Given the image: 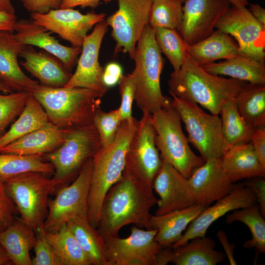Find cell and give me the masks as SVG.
<instances>
[{
	"mask_svg": "<svg viewBox=\"0 0 265 265\" xmlns=\"http://www.w3.org/2000/svg\"><path fill=\"white\" fill-rule=\"evenodd\" d=\"M250 142L260 163L265 168V127L254 129Z\"/></svg>",
	"mask_w": 265,
	"mask_h": 265,
	"instance_id": "47",
	"label": "cell"
},
{
	"mask_svg": "<svg viewBox=\"0 0 265 265\" xmlns=\"http://www.w3.org/2000/svg\"><path fill=\"white\" fill-rule=\"evenodd\" d=\"M216 236L225 250V255L227 256L230 265H237L233 256L235 245L229 242L226 234L222 230L218 231L216 233Z\"/></svg>",
	"mask_w": 265,
	"mask_h": 265,
	"instance_id": "49",
	"label": "cell"
},
{
	"mask_svg": "<svg viewBox=\"0 0 265 265\" xmlns=\"http://www.w3.org/2000/svg\"><path fill=\"white\" fill-rule=\"evenodd\" d=\"M152 183L159 196L155 215H159L195 204L188 179L164 159Z\"/></svg>",
	"mask_w": 265,
	"mask_h": 265,
	"instance_id": "19",
	"label": "cell"
},
{
	"mask_svg": "<svg viewBox=\"0 0 265 265\" xmlns=\"http://www.w3.org/2000/svg\"><path fill=\"white\" fill-rule=\"evenodd\" d=\"M67 130L49 122L7 145L0 150V153L42 156L61 146L65 140Z\"/></svg>",
	"mask_w": 265,
	"mask_h": 265,
	"instance_id": "24",
	"label": "cell"
},
{
	"mask_svg": "<svg viewBox=\"0 0 265 265\" xmlns=\"http://www.w3.org/2000/svg\"><path fill=\"white\" fill-rule=\"evenodd\" d=\"M43 224L35 231L36 242L33 248L35 256L32 259V265H59L47 238Z\"/></svg>",
	"mask_w": 265,
	"mask_h": 265,
	"instance_id": "43",
	"label": "cell"
},
{
	"mask_svg": "<svg viewBox=\"0 0 265 265\" xmlns=\"http://www.w3.org/2000/svg\"><path fill=\"white\" fill-rule=\"evenodd\" d=\"M233 5L238 6H246L249 3L247 0H230Z\"/></svg>",
	"mask_w": 265,
	"mask_h": 265,
	"instance_id": "55",
	"label": "cell"
},
{
	"mask_svg": "<svg viewBox=\"0 0 265 265\" xmlns=\"http://www.w3.org/2000/svg\"><path fill=\"white\" fill-rule=\"evenodd\" d=\"M17 213L16 207L6 190L4 182L0 179V232L14 221Z\"/></svg>",
	"mask_w": 265,
	"mask_h": 265,
	"instance_id": "44",
	"label": "cell"
},
{
	"mask_svg": "<svg viewBox=\"0 0 265 265\" xmlns=\"http://www.w3.org/2000/svg\"><path fill=\"white\" fill-rule=\"evenodd\" d=\"M12 263L5 250L0 243V265H11Z\"/></svg>",
	"mask_w": 265,
	"mask_h": 265,
	"instance_id": "54",
	"label": "cell"
},
{
	"mask_svg": "<svg viewBox=\"0 0 265 265\" xmlns=\"http://www.w3.org/2000/svg\"><path fill=\"white\" fill-rule=\"evenodd\" d=\"M246 83L210 74L188 54L181 67L171 73L168 81L170 94L200 105L217 115L222 105L235 98Z\"/></svg>",
	"mask_w": 265,
	"mask_h": 265,
	"instance_id": "2",
	"label": "cell"
},
{
	"mask_svg": "<svg viewBox=\"0 0 265 265\" xmlns=\"http://www.w3.org/2000/svg\"><path fill=\"white\" fill-rule=\"evenodd\" d=\"M0 11L15 13V9L11 0H0Z\"/></svg>",
	"mask_w": 265,
	"mask_h": 265,
	"instance_id": "53",
	"label": "cell"
},
{
	"mask_svg": "<svg viewBox=\"0 0 265 265\" xmlns=\"http://www.w3.org/2000/svg\"><path fill=\"white\" fill-rule=\"evenodd\" d=\"M17 21L15 13H9L0 11V31H14V26Z\"/></svg>",
	"mask_w": 265,
	"mask_h": 265,
	"instance_id": "50",
	"label": "cell"
},
{
	"mask_svg": "<svg viewBox=\"0 0 265 265\" xmlns=\"http://www.w3.org/2000/svg\"><path fill=\"white\" fill-rule=\"evenodd\" d=\"M119 90L121 96V104L118 107L122 120L130 119L132 116V105L134 101L135 82L132 72L123 75L119 82Z\"/></svg>",
	"mask_w": 265,
	"mask_h": 265,
	"instance_id": "42",
	"label": "cell"
},
{
	"mask_svg": "<svg viewBox=\"0 0 265 265\" xmlns=\"http://www.w3.org/2000/svg\"><path fill=\"white\" fill-rule=\"evenodd\" d=\"M152 184L125 166L120 179L106 193L97 229L104 238L118 237L124 226L152 229L151 208L157 204Z\"/></svg>",
	"mask_w": 265,
	"mask_h": 265,
	"instance_id": "1",
	"label": "cell"
},
{
	"mask_svg": "<svg viewBox=\"0 0 265 265\" xmlns=\"http://www.w3.org/2000/svg\"><path fill=\"white\" fill-rule=\"evenodd\" d=\"M19 56L24 59L20 62L21 65L37 78L42 85L64 87L72 77L58 58L46 51L37 52L31 46L25 45Z\"/></svg>",
	"mask_w": 265,
	"mask_h": 265,
	"instance_id": "23",
	"label": "cell"
},
{
	"mask_svg": "<svg viewBox=\"0 0 265 265\" xmlns=\"http://www.w3.org/2000/svg\"><path fill=\"white\" fill-rule=\"evenodd\" d=\"M214 240L208 237H196L186 243L171 247L170 263L175 265H216L222 262L226 255L215 250Z\"/></svg>",
	"mask_w": 265,
	"mask_h": 265,
	"instance_id": "29",
	"label": "cell"
},
{
	"mask_svg": "<svg viewBox=\"0 0 265 265\" xmlns=\"http://www.w3.org/2000/svg\"><path fill=\"white\" fill-rule=\"evenodd\" d=\"M151 121L156 132V145L161 159L188 179L206 161L191 149L178 111L172 104L151 114Z\"/></svg>",
	"mask_w": 265,
	"mask_h": 265,
	"instance_id": "6",
	"label": "cell"
},
{
	"mask_svg": "<svg viewBox=\"0 0 265 265\" xmlns=\"http://www.w3.org/2000/svg\"><path fill=\"white\" fill-rule=\"evenodd\" d=\"M66 224L92 265H108L104 238L86 216H73Z\"/></svg>",
	"mask_w": 265,
	"mask_h": 265,
	"instance_id": "31",
	"label": "cell"
},
{
	"mask_svg": "<svg viewBox=\"0 0 265 265\" xmlns=\"http://www.w3.org/2000/svg\"><path fill=\"white\" fill-rule=\"evenodd\" d=\"M235 101L240 115L253 128L265 127V84L246 83Z\"/></svg>",
	"mask_w": 265,
	"mask_h": 265,
	"instance_id": "33",
	"label": "cell"
},
{
	"mask_svg": "<svg viewBox=\"0 0 265 265\" xmlns=\"http://www.w3.org/2000/svg\"><path fill=\"white\" fill-rule=\"evenodd\" d=\"M157 43L161 52L169 60L174 71L178 70L188 55L189 46L176 29L154 28Z\"/></svg>",
	"mask_w": 265,
	"mask_h": 265,
	"instance_id": "38",
	"label": "cell"
},
{
	"mask_svg": "<svg viewBox=\"0 0 265 265\" xmlns=\"http://www.w3.org/2000/svg\"><path fill=\"white\" fill-rule=\"evenodd\" d=\"M157 43L154 29L148 24L138 40L132 71L135 82L134 101L142 112L152 114L172 104V99L164 96L160 87V76L164 59Z\"/></svg>",
	"mask_w": 265,
	"mask_h": 265,
	"instance_id": "5",
	"label": "cell"
},
{
	"mask_svg": "<svg viewBox=\"0 0 265 265\" xmlns=\"http://www.w3.org/2000/svg\"><path fill=\"white\" fill-rule=\"evenodd\" d=\"M35 242V231L20 217L0 232V243L13 265H32L30 251Z\"/></svg>",
	"mask_w": 265,
	"mask_h": 265,
	"instance_id": "27",
	"label": "cell"
},
{
	"mask_svg": "<svg viewBox=\"0 0 265 265\" xmlns=\"http://www.w3.org/2000/svg\"><path fill=\"white\" fill-rule=\"evenodd\" d=\"M138 121L123 120L113 140L102 146L92 158V169L87 201V218L97 228L104 199L109 188L121 178L130 142Z\"/></svg>",
	"mask_w": 265,
	"mask_h": 265,
	"instance_id": "3",
	"label": "cell"
},
{
	"mask_svg": "<svg viewBox=\"0 0 265 265\" xmlns=\"http://www.w3.org/2000/svg\"><path fill=\"white\" fill-rule=\"evenodd\" d=\"M206 208L194 204L163 214L152 215V229L158 230L155 240L163 247L171 246L182 238L183 231Z\"/></svg>",
	"mask_w": 265,
	"mask_h": 265,
	"instance_id": "26",
	"label": "cell"
},
{
	"mask_svg": "<svg viewBox=\"0 0 265 265\" xmlns=\"http://www.w3.org/2000/svg\"><path fill=\"white\" fill-rule=\"evenodd\" d=\"M92 169V158L84 164L73 183L61 186L55 197L49 200L44 222L46 232L57 231L73 216L87 217V201Z\"/></svg>",
	"mask_w": 265,
	"mask_h": 265,
	"instance_id": "11",
	"label": "cell"
},
{
	"mask_svg": "<svg viewBox=\"0 0 265 265\" xmlns=\"http://www.w3.org/2000/svg\"><path fill=\"white\" fill-rule=\"evenodd\" d=\"M179 33L188 46L208 37L231 6L230 0H186Z\"/></svg>",
	"mask_w": 265,
	"mask_h": 265,
	"instance_id": "16",
	"label": "cell"
},
{
	"mask_svg": "<svg viewBox=\"0 0 265 265\" xmlns=\"http://www.w3.org/2000/svg\"><path fill=\"white\" fill-rule=\"evenodd\" d=\"M112 0L117 1L118 8L105 20L112 29L115 53H127L133 59L137 43L149 24L154 0L106 1Z\"/></svg>",
	"mask_w": 265,
	"mask_h": 265,
	"instance_id": "10",
	"label": "cell"
},
{
	"mask_svg": "<svg viewBox=\"0 0 265 265\" xmlns=\"http://www.w3.org/2000/svg\"><path fill=\"white\" fill-rule=\"evenodd\" d=\"M29 93L26 91L1 94L0 92V137L8 125L23 110Z\"/></svg>",
	"mask_w": 265,
	"mask_h": 265,
	"instance_id": "40",
	"label": "cell"
},
{
	"mask_svg": "<svg viewBox=\"0 0 265 265\" xmlns=\"http://www.w3.org/2000/svg\"><path fill=\"white\" fill-rule=\"evenodd\" d=\"M0 92L3 93L7 94L13 91L0 80Z\"/></svg>",
	"mask_w": 265,
	"mask_h": 265,
	"instance_id": "56",
	"label": "cell"
},
{
	"mask_svg": "<svg viewBox=\"0 0 265 265\" xmlns=\"http://www.w3.org/2000/svg\"><path fill=\"white\" fill-rule=\"evenodd\" d=\"M65 140L54 151L42 156L51 163L54 171L53 179L57 186L68 185L78 176L84 164L102 147L94 124L67 129Z\"/></svg>",
	"mask_w": 265,
	"mask_h": 265,
	"instance_id": "7",
	"label": "cell"
},
{
	"mask_svg": "<svg viewBox=\"0 0 265 265\" xmlns=\"http://www.w3.org/2000/svg\"><path fill=\"white\" fill-rule=\"evenodd\" d=\"M123 75L121 65L115 62H111L103 69V81L107 88L112 87L118 83Z\"/></svg>",
	"mask_w": 265,
	"mask_h": 265,
	"instance_id": "48",
	"label": "cell"
},
{
	"mask_svg": "<svg viewBox=\"0 0 265 265\" xmlns=\"http://www.w3.org/2000/svg\"><path fill=\"white\" fill-rule=\"evenodd\" d=\"M202 67L213 75L227 76L250 83L265 84V63L243 55Z\"/></svg>",
	"mask_w": 265,
	"mask_h": 265,
	"instance_id": "30",
	"label": "cell"
},
{
	"mask_svg": "<svg viewBox=\"0 0 265 265\" xmlns=\"http://www.w3.org/2000/svg\"><path fill=\"white\" fill-rule=\"evenodd\" d=\"M9 130L0 137V150L17 139L49 122L40 103L29 93L26 105Z\"/></svg>",
	"mask_w": 265,
	"mask_h": 265,
	"instance_id": "32",
	"label": "cell"
},
{
	"mask_svg": "<svg viewBox=\"0 0 265 265\" xmlns=\"http://www.w3.org/2000/svg\"><path fill=\"white\" fill-rule=\"evenodd\" d=\"M102 0H62L60 8H73L77 6L82 8H95ZM106 1V0H104Z\"/></svg>",
	"mask_w": 265,
	"mask_h": 265,
	"instance_id": "51",
	"label": "cell"
},
{
	"mask_svg": "<svg viewBox=\"0 0 265 265\" xmlns=\"http://www.w3.org/2000/svg\"><path fill=\"white\" fill-rule=\"evenodd\" d=\"M220 161L233 183L243 179L265 177V168L260 163L250 142L227 148Z\"/></svg>",
	"mask_w": 265,
	"mask_h": 265,
	"instance_id": "25",
	"label": "cell"
},
{
	"mask_svg": "<svg viewBox=\"0 0 265 265\" xmlns=\"http://www.w3.org/2000/svg\"><path fill=\"white\" fill-rule=\"evenodd\" d=\"M151 115L143 112L130 142L126 165L152 184L160 170L162 159L155 142L156 132Z\"/></svg>",
	"mask_w": 265,
	"mask_h": 265,
	"instance_id": "15",
	"label": "cell"
},
{
	"mask_svg": "<svg viewBox=\"0 0 265 265\" xmlns=\"http://www.w3.org/2000/svg\"><path fill=\"white\" fill-rule=\"evenodd\" d=\"M25 45L13 32L0 31V80L13 92H32L40 85L22 70L18 57Z\"/></svg>",
	"mask_w": 265,
	"mask_h": 265,
	"instance_id": "21",
	"label": "cell"
},
{
	"mask_svg": "<svg viewBox=\"0 0 265 265\" xmlns=\"http://www.w3.org/2000/svg\"><path fill=\"white\" fill-rule=\"evenodd\" d=\"M176 0L180 2H181L182 3H183V2H185V1L186 0Z\"/></svg>",
	"mask_w": 265,
	"mask_h": 265,
	"instance_id": "57",
	"label": "cell"
},
{
	"mask_svg": "<svg viewBox=\"0 0 265 265\" xmlns=\"http://www.w3.org/2000/svg\"><path fill=\"white\" fill-rule=\"evenodd\" d=\"M239 221L249 228L252 238L245 241L243 247L247 249L256 248L259 253L265 252V220L260 208L254 205L233 211L226 217L227 224Z\"/></svg>",
	"mask_w": 265,
	"mask_h": 265,
	"instance_id": "36",
	"label": "cell"
},
{
	"mask_svg": "<svg viewBox=\"0 0 265 265\" xmlns=\"http://www.w3.org/2000/svg\"><path fill=\"white\" fill-rule=\"evenodd\" d=\"M182 6V3L176 0H154L149 24L153 28H170L179 32L183 19Z\"/></svg>",
	"mask_w": 265,
	"mask_h": 265,
	"instance_id": "39",
	"label": "cell"
},
{
	"mask_svg": "<svg viewBox=\"0 0 265 265\" xmlns=\"http://www.w3.org/2000/svg\"><path fill=\"white\" fill-rule=\"evenodd\" d=\"M39 172H27L4 182L6 190L14 203L20 218L35 231L48 215L49 197L57 186L52 178Z\"/></svg>",
	"mask_w": 265,
	"mask_h": 265,
	"instance_id": "8",
	"label": "cell"
},
{
	"mask_svg": "<svg viewBox=\"0 0 265 265\" xmlns=\"http://www.w3.org/2000/svg\"><path fill=\"white\" fill-rule=\"evenodd\" d=\"M254 193L257 203L260 208L262 216L265 217V177H257L248 179L242 183Z\"/></svg>",
	"mask_w": 265,
	"mask_h": 265,
	"instance_id": "45",
	"label": "cell"
},
{
	"mask_svg": "<svg viewBox=\"0 0 265 265\" xmlns=\"http://www.w3.org/2000/svg\"><path fill=\"white\" fill-rule=\"evenodd\" d=\"M170 95L172 104L185 125L188 142L205 161L220 159L225 145L219 115L208 113L198 104Z\"/></svg>",
	"mask_w": 265,
	"mask_h": 265,
	"instance_id": "9",
	"label": "cell"
},
{
	"mask_svg": "<svg viewBox=\"0 0 265 265\" xmlns=\"http://www.w3.org/2000/svg\"><path fill=\"white\" fill-rule=\"evenodd\" d=\"M188 53L201 66L219 59L225 60L243 55L235 39L218 29L214 30L203 40L189 46Z\"/></svg>",
	"mask_w": 265,
	"mask_h": 265,
	"instance_id": "28",
	"label": "cell"
},
{
	"mask_svg": "<svg viewBox=\"0 0 265 265\" xmlns=\"http://www.w3.org/2000/svg\"><path fill=\"white\" fill-rule=\"evenodd\" d=\"M108 26L105 20L101 21L85 36L76 70L64 87L85 88L105 94L108 88L103 81L104 68L99 63V55Z\"/></svg>",
	"mask_w": 265,
	"mask_h": 265,
	"instance_id": "17",
	"label": "cell"
},
{
	"mask_svg": "<svg viewBox=\"0 0 265 265\" xmlns=\"http://www.w3.org/2000/svg\"><path fill=\"white\" fill-rule=\"evenodd\" d=\"M53 173V164L44 161L42 156H23L0 153V179L4 182L7 179L27 172Z\"/></svg>",
	"mask_w": 265,
	"mask_h": 265,
	"instance_id": "37",
	"label": "cell"
},
{
	"mask_svg": "<svg viewBox=\"0 0 265 265\" xmlns=\"http://www.w3.org/2000/svg\"><path fill=\"white\" fill-rule=\"evenodd\" d=\"M157 229L142 230L133 225L126 238H104L108 265H156L162 247L155 239Z\"/></svg>",
	"mask_w": 265,
	"mask_h": 265,
	"instance_id": "12",
	"label": "cell"
},
{
	"mask_svg": "<svg viewBox=\"0 0 265 265\" xmlns=\"http://www.w3.org/2000/svg\"><path fill=\"white\" fill-rule=\"evenodd\" d=\"M123 120L118 108L105 112L100 108L96 111L93 124L98 132L102 146L110 143L114 139Z\"/></svg>",
	"mask_w": 265,
	"mask_h": 265,
	"instance_id": "41",
	"label": "cell"
},
{
	"mask_svg": "<svg viewBox=\"0 0 265 265\" xmlns=\"http://www.w3.org/2000/svg\"><path fill=\"white\" fill-rule=\"evenodd\" d=\"M105 17L104 13L83 14L70 8L52 10L46 14L32 12L30 14L34 23L57 34L77 47H82L87 32L97 23L105 20Z\"/></svg>",
	"mask_w": 265,
	"mask_h": 265,
	"instance_id": "14",
	"label": "cell"
},
{
	"mask_svg": "<svg viewBox=\"0 0 265 265\" xmlns=\"http://www.w3.org/2000/svg\"><path fill=\"white\" fill-rule=\"evenodd\" d=\"M249 11L253 16L263 25L265 26V9L259 4H249Z\"/></svg>",
	"mask_w": 265,
	"mask_h": 265,
	"instance_id": "52",
	"label": "cell"
},
{
	"mask_svg": "<svg viewBox=\"0 0 265 265\" xmlns=\"http://www.w3.org/2000/svg\"><path fill=\"white\" fill-rule=\"evenodd\" d=\"M219 114L225 141V150L230 146L250 142L254 128L239 114L235 98L222 105Z\"/></svg>",
	"mask_w": 265,
	"mask_h": 265,
	"instance_id": "35",
	"label": "cell"
},
{
	"mask_svg": "<svg viewBox=\"0 0 265 265\" xmlns=\"http://www.w3.org/2000/svg\"><path fill=\"white\" fill-rule=\"evenodd\" d=\"M15 36L25 45L35 46L58 58L65 68L71 72L81 47H68L59 43L44 27L34 23L31 20L20 19L14 26Z\"/></svg>",
	"mask_w": 265,
	"mask_h": 265,
	"instance_id": "22",
	"label": "cell"
},
{
	"mask_svg": "<svg viewBox=\"0 0 265 265\" xmlns=\"http://www.w3.org/2000/svg\"><path fill=\"white\" fill-rule=\"evenodd\" d=\"M188 181L195 203L206 207L228 195L234 185L222 169L220 159L206 161Z\"/></svg>",
	"mask_w": 265,
	"mask_h": 265,
	"instance_id": "20",
	"label": "cell"
},
{
	"mask_svg": "<svg viewBox=\"0 0 265 265\" xmlns=\"http://www.w3.org/2000/svg\"><path fill=\"white\" fill-rule=\"evenodd\" d=\"M24 7L30 13L46 14L52 10L60 8L62 0H20Z\"/></svg>",
	"mask_w": 265,
	"mask_h": 265,
	"instance_id": "46",
	"label": "cell"
},
{
	"mask_svg": "<svg viewBox=\"0 0 265 265\" xmlns=\"http://www.w3.org/2000/svg\"><path fill=\"white\" fill-rule=\"evenodd\" d=\"M215 28L232 36L243 55L265 63V26L246 6L231 4Z\"/></svg>",
	"mask_w": 265,
	"mask_h": 265,
	"instance_id": "13",
	"label": "cell"
},
{
	"mask_svg": "<svg viewBox=\"0 0 265 265\" xmlns=\"http://www.w3.org/2000/svg\"><path fill=\"white\" fill-rule=\"evenodd\" d=\"M46 235L59 265H92L66 224Z\"/></svg>",
	"mask_w": 265,
	"mask_h": 265,
	"instance_id": "34",
	"label": "cell"
},
{
	"mask_svg": "<svg viewBox=\"0 0 265 265\" xmlns=\"http://www.w3.org/2000/svg\"><path fill=\"white\" fill-rule=\"evenodd\" d=\"M41 105L49 121L67 129L93 123L104 93L82 87H51L40 84L30 93Z\"/></svg>",
	"mask_w": 265,
	"mask_h": 265,
	"instance_id": "4",
	"label": "cell"
},
{
	"mask_svg": "<svg viewBox=\"0 0 265 265\" xmlns=\"http://www.w3.org/2000/svg\"><path fill=\"white\" fill-rule=\"evenodd\" d=\"M252 190L243 183L234 184L231 192L217 201L214 205L206 207L188 225L182 238L171 247L183 245L196 237L205 236L210 226L229 212L257 204Z\"/></svg>",
	"mask_w": 265,
	"mask_h": 265,
	"instance_id": "18",
	"label": "cell"
}]
</instances>
